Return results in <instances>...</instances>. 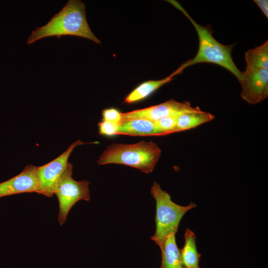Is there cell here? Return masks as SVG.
<instances>
[{"mask_svg":"<svg viewBox=\"0 0 268 268\" xmlns=\"http://www.w3.org/2000/svg\"><path fill=\"white\" fill-rule=\"evenodd\" d=\"M214 118L213 115L202 111L200 109L195 111L182 113L178 116L174 133L196 128L213 120Z\"/></svg>","mask_w":268,"mask_h":268,"instance_id":"13","label":"cell"},{"mask_svg":"<svg viewBox=\"0 0 268 268\" xmlns=\"http://www.w3.org/2000/svg\"><path fill=\"white\" fill-rule=\"evenodd\" d=\"M73 166L70 163L61 177L55 194L59 203L58 220L61 226L66 221L67 214L73 205L80 200L88 201L89 182L86 180L77 181L72 177Z\"/></svg>","mask_w":268,"mask_h":268,"instance_id":"5","label":"cell"},{"mask_svg":"<svg viewBox=\"0 0 268 268\" xmlns=\"http://www.w3.org/2000/svg\"><path fill=\"white\" fill-rule=\"evenodd\" d=\"M37 167L28 165L15 177L0 183V198L24 193H36Z\"/></svg>","mask_w":268,"mask_h":268,"instance_id":"9","label":"cell"},{"mask_svg":"<svg viewBox=\"0 0 268 268\" xmlns=\"http://www.w3.org/2000/svg\"><path fill=\"white\" fill-rule=\"evenodd\" d=\"M102 121L120 125L122 121V113L115 108L105 109L102 111Z\"/></svg>","mask_w":268,"mask_h":268,"instance_id":"17","label":"cell"},{"mask_svg":"<svg viewBox=\"0 0 268 268\" xmlns=\"http://www.w3.org/2000/svg\"><path fill=\"white\" fill-rule=\"evenodd\" d=\"M160 250L162 257L160 268H185L182 263L180 250L176 244L175 235L169 236Z\"/></svg>","mask_w":268,"mask_h":268,"instance_id":"12","label":"cell"},{"mask_svg":"<svg viewBox=\"0 0 268 268\" xmlns=\"http://www.w3.org/2000/svg\"><path fill=\"white\" fill-rule=\"evenodd\" d=\"M170 2L188 18L195 27L199 37L198 52L194 58L183 64L185 68L201 63L214 64L231 72L240 82L242 79L243 72L238 68L232 59L231 52L234 44L225 45L219 43L213 37L209 26L197 23L178 2L173 0Z\"/></svg>","mask_w":268,"mask_h":268,"instance_id":"2","label":"cell"},{"mask_svg":"<svg viewBox=\"0 0 268 268\" xmlns=\"http://www.w3.org/2000/svg\"><path fill=\"white\" fill-rule=\"evenodd\" d=\"M241 96L247 103L255 104L268 97V69L246 68L240 82Z\"/></svg>","mask_w":268,"mask_h":268,"instance_id":"8","label":"cell"},{"mask_svg":"<svg viewBox=\"0 0 268 268\" xmlns=\"http://www.w3.org/2000/svg\"><path fill=\"white\" fill-rule=\"evenodd\" d=\"M150 193L156 201V230L151 239L161 249L165 240L177 233L186 213L197 205L192 202L185 206L175 203L169 194L163 190L156 182L153 183Z\"/></svg>","mask_w":268,"mask_h":268,"instance_id":"4","label":"cell"},{"mask_svg":"<svg viewBox=\"0 0 268 268\" xmlns=\"http://www.w3.org/2000/svg\"><path fill=\"white\" fill-rule=\"evenodd\" d=\"M185 68L183 64L165 78L157 80H149L141 83L127 96L124 103L130 104L143 99L164 84L170 82L175 76L182 72Z\"/></svg>","mask_w":268,"mask_h":268,"instance_id":"11","label":"cell"},{"mask_svg":"<svg viewBox=\"0 0 268 268\" xmlns=\"http://www.w3.org/2000/svg\"><path fill=\"white\" fill-rule=\"evenodd\" d=\"M254 2L260 7L267 18L268 17V1L267 0H255Z\"/></svg>","mask_w":268,"mask_h":268,"instance_id":"19","label":"cell"},{"mask_svg":"<svg viewBox=\"0 0 268 268\" xmlns=\"http://www.w3.org/2000/svg\"><path fill=\"white\" fill-rule=\"evenodd\" d=\"M161 154V149L152 141H140L131 144L113 143L107 147L97 163L99 165H125L148 174L153 170Z\"/></svg>","mask_w":268,"mask_h":268,"instance_id":"3","label":"cell"},{"mask_svg":"<svg viewBox=\"0 0 268 268\" xmlns=\"http://www.w3.org/2000/svg\"><path fill=\"white\" fill-rule=\"evenodd\" d=\"M98 125L100 134L109 136L117 134L119 125L104 121H101Z\"/></svg>","mask_w":268,"mask_h":268,"instance_id":"18","label":"cell"},{"mask_svg":"<svg viewBox=\"0 0 268 268\" xmlns=\"http://www.w3.org/2000/svg\"><path fill=\"white\" fill-rule=\"evenodd\" d=\"M179 115H172L160 119L155 122V125L163 135L172 134L176 127Z\"/></svg>","mask_w":268,"mask_h":268,"instance_id":"16","label":"cell"},{"mask_svg":"<svg viewBox=\"0 0 268 268\" xmlns=\"http://www.w3.org/2000/svg\"><path fill=\"white\" fill-rule=\"evenodd\" d=\"M246 68L268 69V41L249 50L245 54Z\"/></svg>","mask_w":268,"mask_h":268,"instance_id":"15","label":"cell"},{"mask_svg":"<svg viewBox=\"0 0 268 268\" xmlns=\"http://www.w3.org/2000/svg\"><path fill=\"white\" fill-rule=\"evenodd\" d=\"M199 109L198 107H192L188 102L182 103L171 99L158 105L122 113L121 123L135 119H143L155 122L165 117L179 115Z\"/></svg>","mask_w":268,"mask_h":268,"instance_id":"7","label":"cell"},{"mask_svg":"<svg viewBox=\"0 0 268 268\" xmlns=\"http://www.w3.org/2000/svg\"><path fill=\"white\" fill-rule=\"evenodd\" d=\"M130 135H162L155 122L143 119H135L122 122L117 134Z\"/></svg>","mask_w":268,"mask_h":268,"instance_id":"10","label":"cell"},{"mask_svg":"<svg viewBox=\"0 0 268 268\" xmlns=\"http://www.w3.org/2000/svg\"><path fill=\"white\" fill-rule=\"evenodd\" d=\"M180 254L185 268H199L201 256L197 249L196 235L189 228L185 233V244Z\"/></svg>","mask_w":268,"mask_h":268,"instance_id":"14","label":"cell"},{"mask_svg":"<svg viewBox=\"0 0 268 268\" xmlns=\"http://www.w3.org/2000/svg\"><path fill=\"white\" fill-rule=\"evenodd\" d=\"M64 35L83 37L100 44L99 39L90 28L86 18L84 3L79 0H69L45 25L33 31L27 44H30L45 37Z\"/></svg>","mask_w":268,"mask_h":268,"instance_id":"1","label":"cell"},{"mask_svg":"<svg viewBox=\"0 0 268 268\" xmlns=\"http://www.w3.org/2000/svg\"><path fill=\"white\" fill-rule=\"evenodd\" d=\"M78 140L72 143L59 156L37 169V189L36 193L51 198L55 194L56 187L62 174L66 169L68 158L75 147L85 143Z\"/></svg>","mask_w":268,"mask_h":268,"instance_id":"6","label":"cell"}]
</instances>
